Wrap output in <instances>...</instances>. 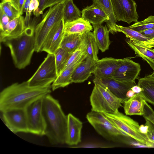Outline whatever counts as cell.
Instances as JSON below:
<instances>
[{"mask_svg": "<svg viewBox=\"0 0 154 154\" xmlns=\"http://www.w3.org/2000/svg\"><path fill=\"white\" fill-rule=\"evenodd\" d=\"M51 89V85L30 86L27 81L12 84L0 92V111L26 109L33 102L50 94Z\"/></svg>", "mask_w": 154, "mask_h": 154, "instance_id": "6da1fadb", "label": "cell"}, {"mask_svg": "<svg viewBox=\"0 0 154 154\" xmlns=\"http://www.w3.org/2000/svg\"><path fill=\"white\" fill-rule=\"evenodd\" d=\"M42 111L45 121V135L53 145L66 143L67 116L58 101L50 94L42 99Z\"/></svg>", "mask_w": 154, "mask_h": 154, "instance_id": "7a4b0ae2", "label": "cell"}, {"mask_svg": "<svg viewBox=\"0 0 154 154\" xmlns=\"http://www.w3.org/2000/svg\"><path fill=\"white\" fill-rule=\"evenodd\" d=\"M34 29L32 27H27L20 35L2 42L9 48L14 65L19 69H23L29 64L35 51Z\"/></svg>", "mask_w": 154, "mask_h": 154, "instance_id": "3957f363", "label": "cell"}, {"mask_svg": "<svg viewBox=\"0 0 154 154\" xmlns=\"http://www.w3.org/2000/svg\"><path fill=\"white\" fill-rule=\"evenodd\" d=\"M94 86L90 96L91 110L113 114L119 111L121 100L116 97L103 83L100 79L93 80Z\"/></svg>", "mask_w": 154, "mask_h": 154, "instance_id": "277c9868", "label": "cell"}, {"mask_svg": "<svg viewBox=\"0 0 154 154\" xmlns=\"http://www.w3.org/2000/svg\"><path fill=\"white\" fill-rule=\"evenodd\" d=\"M63 3L49 7L42 20L34 29L35 51H42L44 42L48 34L63 19Z\"/></svg>", "mask_w": 154, "mask_h": 154, "instance_id": "5b68a950", "label": "cell"}, {"mask_svg": "<svg viewBox=\"0 0 154 154\" xmlns=\"http://www.w3.org/2000/svg\"><path fill=\"white\" fill-rule=\"evenodd\" d=\"M104 113L126 137H131L137 142L148 147L154 146V144L149 140L146 135L140 131V125L137 122L119 111L113 114Z\"/></svg>", "mask_w": 154, "mask_h": 154, "instance_id": "8992f818", "label": "cell"}, {"mask_svg": "<svg viewBox=\"0 0 154 154\" xmlns=\"http://www.w3.org/2000/svg\"><path fill=\"white\" fill-rule=\"evenodd\" d=\"M86 119L98 134L110 141L116 142L121 136H125L109 120L104 113L91 111Z\"/></svg>", "mask_w": 154, "mask_h": 154, "instance_id": "52a82bcc", "label": "cell"}, {"mask_svg": "<svg viewBox=\"0 0 154 154\" xmlns=\"http://www.w3.org/2000/svg\"><path fill=\"white\" fill-rule=\"evenodd\" d=\"M55 56L48 54L39 67L27 81L30 86L51 85L57 76Z\"/></svg>", "mask_w": 154, "mask_h": 154, "instance_id": "ba28073f", "label": "cell"}, {"mask_svg": "<svg viewBox=\"0 0 154 154\" xmlns=\"http://www.w3.org/2000/svg\"><path fill=\"white\" fill-rule=\"evenodd\" d=\"M43 98L33 102L25 109L29 133L40 136L45 135L46 128L42 111Z\"/></svg>", "mask_w": 154, "mask_h": 154, "instance_id": "9c48e42d", "label": "cell"}, {"mask_svg": "<svg viewBox=\"0 0 154 154\" xmlns=\"http://www.w3.org/2000/svg\"><path fill=\"white\" fill-rule=\"evenodd\" d=\"M114 16L117 21H122L129 24L138 22L139 15L137 5L134 0H111Z\"/></svg>", "mask_w": 154, "mask_h": 154, "instance_id": "30bf717a", "label": "cell"}, {"mask_svg": "<svg viewBox=\"0 0 154 154\" xmlns=\"http://www.w3.org/2000/svg\"><path fill=\"white\" fill-rule=\"evenodd\" d=\"M2 112L3 121L13 132L29 133L25 109H13Z\"/></svg>", "mask_w": 154, "mask_h": 154, "instance_id": "8fae6325", "label": "cell"}, {"mask_svg": "<svg viewBox=\"0 0 154 154\" xmlns=\"http://www.w3.org/2000/svg\"><path fill=\"white\" fill-rule=\"evenodd\" d=\"M132 57H126L123 60L116 71L112 78L124 82H135L138 78L141 70L140 64L131 60Z\"/></svg>", "mask_w": 154, "mask_h": 154, "instance_id": "7c38bea8", "label": "cell"}, {"mask_svg": "<svg viewBox=\"0 0 154 154\" xmlns=\"http://www.w3.org/2000/svg\"><path fill=\"white\" fill-rule=\"evenodd\" d=\"M123 59L107 57L98 59L96 62L95 68L93 73L95 78L100 79H110L119 67Z\"/></svg>", "mask_w": 154, "mask_h": 154, "instance_id": "4fadbf2b", "label": "cell"}, {"mask_svg": "<svg viewBox=\"0 0 154 154\" xmlns=\"http://www.w3.org/2000/svg\"><path fill=\"white\" fill-rule=\"evenodd\" d=\"M63 20L56 25L47 36L43 45L42 51L54 54L60 47L64 32Z\"/></svg>", "mask_w": 154, "mask_h": 154, "instance_id": "5bb4252c", "label": "cell"}, {"mask_svg": "<svg viewBox=\"0 0 154 154\" xmlns=\"http://www.w3.org/2000/svg\"><path fill=\"white\" fill-rule=\"evenodd\" d=\"M67 123L66 143L70 145L78 144L81 141L82 122L71 113L67 115Z\"/></svg>", "mask_w": 154, "mask_h": 154, "instance_id": "9a60e30c", "label": "cell"}, {"mask_svg": "<svg viewBox=\"0 0 154 154\" xmlns=\"http://www.w3.org/2000/svg\"><path fill=\"white\" fill-rule=\"evenodd\" d=\"M103 83L117 97L122 103L129 99L126 96L127 92L136 84L135 82H124L116 80L113 78L100 79Z\"/></svg>", "mask_w": 154, "mask_h": 154, "instance_id": "2e32d148", "label": "cell"}, {"mask_svg": "<svg viewBox=\"0 0 154 154\" xmlns=\"http://www.w3.org/2000/svg\"><path fill=\"white\" fill-rule=\"evenodd\" d=\"M27 28L25 18L22 15L11 20L3 29H0V42L5 39L20 35Z\"/></svg>", "mask_w": 154, "mask_h": 154, "instance_id": "e0dca14e", "label": "cell"}, {"mask_svg": "<svg viewBox=\"0 0 154 154\" xmlns=\"http://www.w3.org/2000/svg\"><path fill=\"white\" fill-rule=\"evenodd\" d=\"M96 62L87 57L74 71L72 77V83H82L86 80L93 73Z\"/></svg>", "mask_w": 154, "mask_h": 154, "instance_id": "ac0fdd59", "label": "cell"}, {"mask_svg": "<svg viewBox=\"0 0 154 154\" xmlns=\"http://www.w3.org/2000/svg\"><path fill=\"white\" fill-rule=\"evenodd\" d=\"M82 17L92 25L102 24L109 20L108 16L102 9L93 4L82 10Z\"/></svg>", "mask_w": 154, "mask_h": 154, "instance_id": "d6986e66", "label": "cell"}, {"mask_svg": "<svg viewBox=\"0 0 154 154\" xmlns=\"http://www.w3.org/2000/svg\"><path fill=\"white\" fill-rule=\"evenodd\" d=\"M93 35L99 49L102 52L108 50L111 43L109 37L110 32L106 25L102 24L93 25Z\"/></svg>", "mask_w": 154, "mask_h": 154, "instance_id": "ffe728a7", "label": "cell"}, {"mask_svg": "<svg viewBox=\"0 0 154 154\" xmlns=\"http://www.w3.org/2000/svg\"><path fill=\"white\" fill-rule=\"evenodd\" d=\"M143 100L140 92L125 101L123 107L126 115L143 116Z\"/></svg>", "mask_w": 154, "mask_h": 154, "instance_id": "44dd1931", "label": "cell"}, {"mask_svg": "<svg viewBox=\"0 0 154 154\" xmlns=\"http://www.w3.org/2000/svg\"><path fill=\"white\" fill-rule=\"evenodd\" d=\"M92 4L101 8L108 16L109 20L106 22V25L110 32L113 34L116 33L117 21L114 15L111 0H92Z\"/></svg>", "mask_w": 154, "mask_h": 154, "instance_id": "7402d4cb", "label": "cell"}, {"mask_svg": "<svg viewBox=\"0 0 154 154\" xmlns=\"http://www.w3.org/2000/svg\"><path fill=\"white\" fill-rule=\"evenodd\" d=\"M93 30V27L88 21L81 17L73 21L64 24V33L83 35Z\"/></svg>", "mask_w": 154, "mask_h": 154, "instance_id": "603a6c76", "label": "cell"}, {"mask_svg": "<svg viewBox=\"0 0 154 154\" xmlns=\"http://www.w3.org/2000/svg\"><path fill=\"white\" fill-rule=\"evenodd\" d=\"M86 33L83 34L79 45L69 57L63 70L74 64L81 63L87 58V42Z\"/></svg>", "mask_w": 154, "mask_h": 154, "instance_id": "cb8c5ba5", "label": "cell"}, {"mask_svg": "<svg viewBox=\"0 0 154 154\" xmlns=\"http://www.w3.org/2000/svg\"><path fill=\"white\" fill-rule=\"evenodd\" d=\"M138 86L143 90L141 93L144 99L154 105V78L150 75L138 79Z\"/></svg>", "mask_w": 154, "mask_h": 154, "instance_id": "d4e9b609", "label": "cell"}, {"mask_svg": "<svg viewBox=\"0 0 154 154\" xmlns=\"http://www.w3.org/2000/svg\"><path fill=\"white\" fill-rule=\"evenodd\" d=\"M126 42L134 51L136 56L142 58L154 70V51L153 49L139 45L129 39H126Z\"/></svg>", "mask_w": 154, "mask_h": 154, "instance_id": "484cf974", "label": "cell"}, {"mask_svg": "<svg viewBox=\"0 0 154 154\" xmlns=\"http://www.w3.org/2000/svg\"><path fill=\"white\" fill-rule=\"evenodd\" d=\"M80 63L75 64L63 69L52 83V90L54 91L59 88L64 87L72 83V77L73 72Z\"/></svg>", "mask_w": 154, "mask_h": 154, "instance_id": "4316f807", "label": "cell"}, {"mask_svg": "<svg viewBox=\"0 0 154 154\" xmlns=\"http://www.w3.org/2000/svg\"><path fill=\"white\" fill-rule=\"evenodd\" d=\"M63 20L64 24L82 17L81 11L73 3V0H66L63 3Z\"/></svg>", "mask_w": 154, "mask_h": 154, "instance_id": "83f0119b", "label": "cell"}, {"mask_svg": "<svg viewBox=\"0 0 154 154\" xmlns=\"http://www.w3.org/2000/svg\"><path fill=\"white\" fill-rule=\"evenodd\" d=\"M83 35L64 33L60 47L72 54L79 45Z\"/></svg>", "mask_w": 154, "mask_h": 154, "instance_id": "f1b7e54d", "label": "cell"}, {"mask_svg": "<svg viewBox=\"0 0 154 154\" xmlns=\"http://www.w3.org/2000/svg\"><path fill=\"white\" fill-rule=\"evenodd\" d=\"M87 42V52L88 57L96 62L98 58L99 48L94 38L93 32H91L86 33Z\"/></svg>", "mask_w": 154, "mask_h": 154, "instance_id": "f546056e", "label": "cell"}, {"mask_svg": "<svg viewBox=\"0 0 154 154\" xmlns=\"http://www.w3.org/2000/svg\"><path fill=\"white\" fill-rule=\"evenodd\" d=\"M117 32H122L128 39L135 42H143L150 39L145 36L140 32L132 29L128 27L116 25Z\"/></svg>", "mask_w": 154, "mask_h": 154, "instance_id": "4dcf8cb0", "label": "cell"}, {"mask_svg": "<svg viewBox=\"0 0 154 154\" xmlns=\"http://www.w3.org/2000/svg\"><path fill=\"white\" fill-rule=\"evenodd\" d=\"M54 54L58 75L63 70L71 54L64 49L59 47Z\"/></svg>", "mask_w": 154, "mask_h": 154, "instance_id": "1f68e13d", "label": "cell"}, {"mask_svg": "<svg viewBox=\"0 0 154 154\" xmlns=\"http://www.w3.org/2000/svg\"><path fill=\"white\" fill-rule=\"evenodd\" d=\"M0 8L11 19L21 15L19 11L13 5L11 0H1Z\"/></svg>", "mask_w": 154, "mask_h": 154, "instance_id": "d6a6232c", "label": "cell"}, {"mask_svg": "<svg viewBox=\"0 0 154 154\" xmlns=\"http://www.w3.org/2000/svg\"><path fill=\"white\" fill-rule=\"evenodd\" d=\"M128 27L138 32L153 28H154V16H149L143 20L136 22Z\"/></svg>", "mask_w": 154, "mask_h": 154, "instance_id": "836d02e7", "label": "cell"}, {"mask_svg": "<svg viewBox=\"0 0 154 154\" xmlns=\"http://www.w3.org/2000/svg\"><path fill=\"white\" fill-rule=\"evenodd\" d=\"M39 5V3L38 0L31 1L25 17V22L27 27H29L30 25V20L32 12L35 11L38 8Z\"/></svg>", "mask_w": 154, "mask_h": 154, "instance_id": "e575fe53", "label": "cell"}, {"mask_svg": "<svg viewBox=\"0 0 154 154\" xmlns=\"http://www.w3.org/2000/svg\"><path fill=\"white\" fill-rule=\"evenodd\" d=\"M11 20L0 8V29H3Z\"/></svg>", "mask_w": 154, "mask_h": 154, "instance_id": "d590c367", "label": "cell"}, {"mask_svg": "<svg viewBox=\"0 0 154 154\" xmlns=\"http://www.w3.org/2000/svg\"><path fill=\"white\" fill-rule=\"evenodd\" d=\"M11 0L13 5L19 11L20 15H22L24 12V7L26 0Z\"/></svg>", "mask_w": 154, "mask_h": 154, "instance_id": "8d00e7d4", "label": "cell"}, {"mask_svg": "<svg viewBox=\"0 0 154 154\" xmlns=\"http://www.w3.org/2000/svg\"><path fill=\"white\" fill-rule=\"evenodd\" d=\"M39 3V5L36 10L33 12L34 15L36 17H39L43 13L44 8L47 0H38Z\"/></svg>", "mask_w": 154, "mask_h": 154, "instance_id": "74e56055", "label": "cell"}, {"mask_svg": "<svg viewBox=\"0 0 154 154\" xmlns=\"http://www.w3.org/2000/svg\"><path fill=\"white\" fill-rule=\"evenodd\" d=\"M134 42L139 45L147 48H151L154 47V37L145 41Z\"/></svg>", "mask_w": 154, "mask_h": 154, "instance_id": "f35d334b", "label": "cell"}, {"mask_svg": "<svg viewBox=\"0 0 154 154\" xmlns=\"http://www.w3.org/2000/svg\"><path fill=\"white\" fill-rule=\"evenodd\" d=\"M66 0H47L44 8V10L47 8L54 6L57 4L63 3Z\"/></svg>", "mask_w": 154, "mask_h": 154, "instance_id": "ab89813d", "label": "cell"}, {"mask_svg": "<svg viewBox=\"0 0 154 154\" xmlns=\"http://www.w3.org/2000/svg\"><path fill=\"white\" fill-rule=\"evenodd\" d=\"M139 32L149 39L154 37V28L146 29Z\"/></svg>", "mask_w": 154, "mask_h": 154, "instance_id": "60d3db41", "label": "cell"}, {"mask_svg": "<svg viewBox=\"0 0 154 154\" xmlns=\"http://www.w3.org/2000/svg\"><path fill=\"white\" fill-rule=\"evenodd\" d=\"M146 135L149 140L154 144V130L149 127Z\"/></svg>", "mask_w": 154, "mask_h": 154, "instance_id": "b9f144b4", "label": "cell"}, {"mask_svg": "<svg viewBox=\"0 0 154 154\" xmlns=\"http://www.w3.org/2000/svg\"><path fill=\"white\" fill-rule=\"evenodd\" d=\"M149 126L146 124L145 125H141L140 126L139 129L140 131L142 134L146 135L149 130Z\"/></svg>", "mask_w": 154, "mask_h": 154, "instance_id": "7bdbcfd3", "label": "cell"}, {"mask_svg": "<svg viewBox=\"0 0 154 154\" xmlns=\"http://www.w3.org/2000/svg\"><path fill=\"white\" fill-rule=\"evenodd\" d=\"M131 89L136 94L139 93L143 90L141 88L137 85L133 86Z\"/></svg>", "mask_w": 154, "mask_h": 154, "instance_id": "ee69618b", "label": "cell"}, {"mask_svg": "<svg viewBox=\"0 0 154 154\" xmlns=\"http://www.w3.org/2000/svg\"><path fill=\"white\" fill-rule=\"evenodd\" d=\"M136 94L131 89H130L127 92L126 96L129 98L134 96Z\"/></svg>", "mask_w": 154, "mask_h": 154, "instance_id": "f6af8a7d", "label": "cell"}, {"mask_svg": "<svg viewBox=\"0 0 154 154\" xmlns=\"http://www.w3.org/2000/svg\"><path fill=\"white\" fill-rule=\"evenodd\" d=\"M31 0H26L24 7V12L26 13L27 12Z\"/></svg>", "mask_w": 154, "mask_h": 154, "instance_id": "bcb514c9", "label": "cell"}, {"mask_svg": "<svg viewBox=\"0 0 154 154\" xmlns=\"http://www.w3.org/2000/svg\"><path fill=\"white\" fill-rule=\"evenodd\" d=\"M153 70V72H152V74H150V75L151 76H152V77L154 78V69Z\"/></svg>", "mask_w": 154, "mask_h": 154, "instance_id": "7dc6e473", "label": "cell"}, {"mask_svg": "<svg viewBox=\"0 0 154 154\" xmlns=\"http://www.w3.org/2000/svg\"><path fill=\"white\" fill-rule=\"evenodd\" d=\"M152 49L154 51V48L153 49Z\"/></svg>", "mask_w": 154, "mask_h": 154, "instance_id": "c3c4849f", "label": "cell"}]
</instances>
